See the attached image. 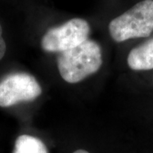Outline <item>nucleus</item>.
<instances>
[{
	"label": "nucleus",
	"mask_w": 153,
	"mask_h": 153,
	"mask_svg": "<svg viewBox=\"0 0 153 153\" xmlns=\"http://www.w3.org/2000/svg\"><path fill=\"white\" fill-rule=\"evenodd\" d=\"M102 65V52L95 41L88 39L76 48L60 53L57 66L61 77L76 83L95 73Z\"/></svg>",
	"instance_id": "f257e3e1"
},
{
	"label": "nucleus",
	"mask_w": 153,
	"mask_h": 153,
	"mask_svg": "<svg viewBox=\"0 0 153 153\" xmlns=\"http://www.w3.org/2000/svg\"><path fill=\"white\" fill-rule=\"evenodd\" d=\"M109 32L116 42L146 38L153 33V0H143L116 17L109 24Z\"/></svg>",
	"instance_id": "f03ea898"
},
{
	"label": "nucleus",
	"mask_w": 153,
	"mask_h": 153,
	"mask_svg": "<svg viewBox=\"0 0 153 153\" xmlns=\"http://www.w3.org/2000/svg\"><path fill=\"white\" fill-rule=\"evenodd\" d=\"M89 32L90 27L87 21L74 18L60 26L50 28L42 38L41 46L46 52L62 53L88 40Z\"/></svg>",
	"instance_id": "7ed1b4c3"
},
{
	"label": "nucleus",
	"mask_w": 153,
	"mask_h": 153,
	"mask_svg": "<svg viewBox=\"0 0 153 153\" xmlns=\"http://www.w3.org/2000/svg\"><path fill=\"white\" fill-rule=\"evenodd\" d=\"M42 93V88L36 78L27 72H14L0 81V106L10 107L32 101Z\"/></svg>",
	"instance_id": "20e7f679"
},
{
	"label": "nucleus",
	"mask_w": 153,
	"mask_h": 153,
	"mask_svg": "<svg viewBox=\"0 0 153 153\" xmlns=\"http://www.w3.org/2000/svg\"><path fill=\"white\" fill-rule=\"evenodd\" d=\"M128 65L134 71L153 69V38L132 49L128 55Z\"/></svg>",
	"instance_id": "39448f33"
},
{
	"label": "nucleus",
	"mask_w": 153,
	"mask_h": 153,
	"mask_svg": "<svg viewBox=\"0 0 153 153\" xmlns=\"http://www.w3.org/2000/svg\"><path fill=\"white\" fill-rule=\"evenodd\" d=\"M13 153H48V149L41 140L32 135L22 134L16 140Z\"/></svg>",
	"instance_id": "423d86ee"
},
{
	"label": "nucleus",
	"mask_w": 153,
	"mask_h": 153,
	"mask_svg": "<svg viewBox=\"0 0 153 153\" xmlns=\"http://www.w3.org/2000/svg\"><path fill=\"white\" fill-rule=\"evenodd\" d=\"M6 52V44L4 42V39L3 38V29L0 25V60L4 56Z\"/></svg>",
	"instance_id": "0eeeda50"
},
{
	"label": "nucleus",
	"mask_w": 153,
	"mask_h": 153,
	"mask_svg": "<svg viewBox=\"0 0 153 153\" xmlns=\"http://www.w3.org/2000/svg\"><path fill=\"white\" fill-rule=\"evenodd\" d=\"M73 153H89V152H88L87 151H85V150H77V151L74 152Z\"/></svg>",
	"instance_id": "6e6552de"
}]
</instances>
